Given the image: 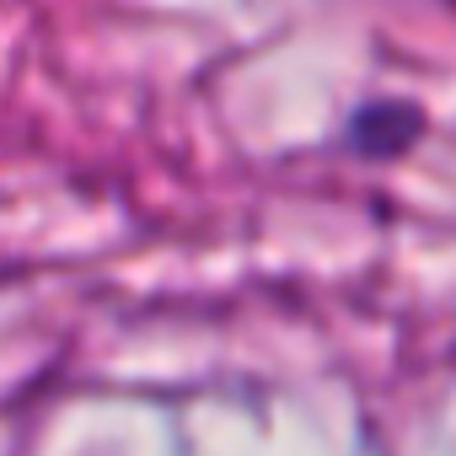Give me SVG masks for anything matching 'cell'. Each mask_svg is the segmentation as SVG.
<instances>
[{"label": "cell", "instance_id": "cell-1", "mask_svg": "<svg viewBox=\"0 0 456 456\" xmlns=\"http://www.w3.org/2000/svg\"><path fill=\"white\" fill-rule=\"evenodd\" d=\"M424 140V113L403 97H381V102H365L354 118H349V145L354 156L365 161H392L403 151H413Z\"/></svg>", "mask_w": 456, "mask_h": 456}]
</instances>
